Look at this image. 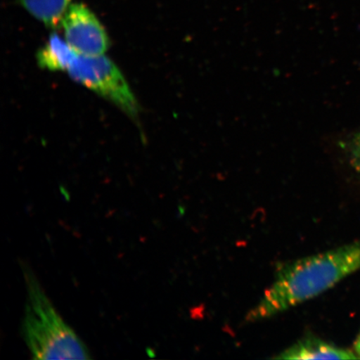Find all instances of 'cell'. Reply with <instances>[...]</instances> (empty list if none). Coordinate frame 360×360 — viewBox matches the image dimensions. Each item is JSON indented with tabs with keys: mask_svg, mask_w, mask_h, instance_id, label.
<instances>
[{
	"mask_svg": "<svg viewBox=\"0 0 360 360\" xmlns=\"http://www.w3.org/2000/svg\"><path fill=\"white\" fill-rule=\"evenodd\" d=\"M27 300L22 336L34 359H89L90 353L67 325L28 264L22 263Z\"/></svg>",
	"mask_w": 360,
	"mask_h": 360,
	"instance_id": "obj_2",
	"label": "cell"
},
{
	"mask_svg": "<svg viewBox=\"0 0 360 360\" xmlns=\"http://www.w3.org/2000/svg\"><path fill=\"white\" fill-rule=\"evenodd\" d=\"M79 53L72 48L66 39L52 34L46 44L39 49L37 60L40 67L49 70H68Z\"/></svg>",
	"mask_w": 360,
	"mask_h": 360,
	"instance_id": "obj_6",
	"label": "cell"
},
{
	"mask_svg": "<svg viewBox=\"0 0 360 360\" xmlns=\"http://www.w3.org/2000/svg\"><path fill=\"white\" fill-rule=\"evenodd\" d=\"M355 350H356V352L359 355V357H360V335L358 338L356 343H355Z\"/></svg>",
	"mask_w": 360,
	"mask_h": 360,
	"instance_id": "obj_9",
	"label": "cell"
},
{
	"mask_svg": "<svg viewBox=\"0 0 360 360\" xmlns=\"http://www.w3.org/2000/svg\"><path fill=\"white\" fill-rule=\"evenodd\" d=\"M360 269V241L325 253L291 261L278 269L274 280L246 321H264L312 300Z\"/></svg>",
	"mask_w": 360,
	"mask_h": 360,
	"instance_id": "obj_1",
	"label": "cell"
},
{
	"mask_svg": "<svg viewBox=\"0 0 360 360\" xmlns=\"http://www.w3.org/2000/svg\"><path fill=\"white\" fill-rule=\"evenodd\" d=\"M22 7L49 28H56L71 6V0H20Z\"/></svg>",
	"mask_w": 360,
	"mask_h": 360,
	"instance_id": "obj_7",
	"label": "cell"
},
{
	"mask_svg": "<svg viewBox=\"0 0 360 360\" xmlns=\"http://www.w3.org/2000/svg\"><path fill=\"white\" fill-rule=\"evenodd\" d=\"M274 359H353L356 356L349 350L335 347L313 335L306 336Z\"/></svg>",
	"mask_w": 360,
	"mask_h": 360,
	"instance_id": "obj_5",
	"label": "cell"
},
{
	"mask_svg": "<svg viewBox=\"0 0 360 360\" xmlns=\"http://www.w3.org/2000/svg\"><path fill=\"white\" fill-rule=\"evenodd\" d=\"M65 38L81 56H102L110 45L105 28L82 4H72L61 22Z\"/></svg>",
	"mask_w": 360,
	"mask_h": 360,
	"instance_id": "obj_4",
	"label": "cell"
},
{
	"mask_svg": "<svg viewBox=\"0 0 360 360\" xmlns=\"http://www.w3.org/2000/svg\"><path fill=\"white\" fill-rule=\"evenodd\" d=\"M71 78L136 116L138 103L119 68L109 58L79 55L68 70Z\"/></svg>",
	"mask_w": 360,
	"mask_h": 360,
	"instance_id": "obj_3",
	"label": "cell"
},
{
	"mask_svg": "<svg viewBox=\"0 0 360 360\" xmlns=\"http://www.w3.org/2000/svg\"><path fill=\"white\" fill-rule=\"evenodd\" d=\"M338 146L347 157L351 167L360 174V130L348 139L340 142Z\"/></svg>",
	"mask_w": 360,
	"mask_h": 360,
	"instance_id": "obj_8",
	"label": "cell"
}]
</instances>
